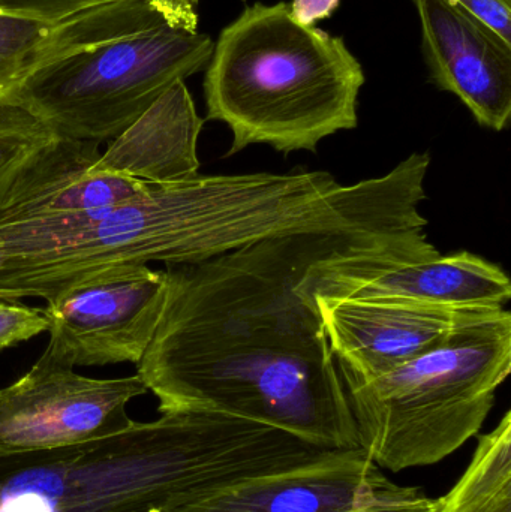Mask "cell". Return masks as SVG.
I'll list each match as a JSON object with an SVG mask.
<instances>
[{"label":"cell","mask_w":511,"mask_h":512,"mask_svg":"<svg viewBox=\"0 0 511 512\" xmlns=\"http://www.w3.org/2000/svg\"><path fill=\"white\" fill-rule=\"evenodd\" d=\"M402 236L302 231L195 264L165 265L168 291L137 375L159 412L273 427L324 450L359 448L347 390L305 280L336 256L416 245Z\"/></svg>","instance_id":"obj_1"},{"label":"cell","mask_w":511,"mask_h":512,"mask_svg":"<svg viewBox=\"0 0 511 512\" xmlns=\"http://www.w3.org/2000/svg\"><path fill=\"white\" fill-rule=\"evenodd\" d=\"M356 198L327 171L198 176L105 209L0 224V298H48L107 268L195 264L302 231H350Z\"/></svg>","instance_id":"obj_2"},{"label":"cell","mask_w":511,"mask_h":512,"mask_svg":"<svg viewBox=\"0 0 511 512\" xmlns=\"http://www.w3.org/2000/svg\"><path fill=\"white\" fill-rule=\"evenodd\" d=\"M323 451L228 415L164 412L74 447L0 456V512H174Z\"/></svg>","instance_id":"obj_3"},{"label":"cell","mask_w":511,"mask_h":512,"mask_svg":"<svg viewBox=\"0 0 511 512\" xmlns=\"http://www.w3.org/2000/svg\"><path fill=\"white\" fill-rule=\"evenodd\" d=\"M365 81L342 36L297 23L288 3H255L213 45L207 120L230 128L228 156L254 144L315 152L327 137L357 128Z\"/></svg>","instance_id":"obj_4"},{"label":"cell","mask_w":511,"mask_h":512,"mask_svg":"<svg viewBox=\"0 0 511 512\" xmlns=\"http://www.w3.org/2000/svg\"><path fill=\"white\" fill-rule=\"evenodd\" d=\"M511 370L509 310H479L428 354L344 384L359 448L381 469L432 466L479 435Z\"/></svg>","instance_id":"obj_5"},{"label":"cell","mask_w":511,"mask_h":512,"mask_svg":"<svg viewBox=\"0 0 511 512\" xmlns=\"http://www.w3.org/2000/svg\"><path fill=\"white\" fill-rule=\"evenodd\" d=\"M215 41L165 24L57 57L8 98L66 140L104 143L137 122L173 84L209 63Z\"/></svg>","instance_id":"obj_6"},{"label":"cell","mask_w":511,"mask_h":512,"mask_svg":"<svg viewBox=\"0 0 511 512\" xmlns=\"http://www.w3.org/2000/svg\"><path fill=\"white\" fill-rule=\"evenodd\" d=\"M311 295L389 300L452 310L504 309L511 282L500 265L470 254L443 256L429 240L336 256L305 280Z\"/></svg>","instance_id":"obj_7"},{"label":"cell","mask_w":511,"mask_h":512,"mask_svg":"<svg viewBox=\"0 0 511 512\" xmlns=\"http://www.w3.org/2000/svg\"><path fill=\"white\" fill-rule=\"evenodd\" d=\"M168 291L165 270L149 265L98 271L45 300L50 342L44 354L71 367L138 364Z\"/></svg>","instance_id":"obj_8"},{"label":"cell","mask_w":511,"mask_h":512,"mask_svg":"<svg viewBox=\"0 0 511 512\" xmlns=\"http://www.w3.org/2000/svg\"><path fill=\"white\" fill-rule=\"evenodd\" d=\"M149 393L138 375L87 378L42 354L0 388V456L74 447L128 429L131 400Z\"/></svg>","instance_id":"obj_9"},{"label":"cell","mask_w":511,"mask_h":512,"mask_svg":"<svg viewBox=\"0 0 511 512\" xmlns=\"http://www.w3.org/2000/svg\"><path fill=\"white\" fill-rule=\"evenodd\" d=\"M344 384L380 378L428 354L479 310L311 295Z\"/></svg>","instance_id":"obj_10"},{"label":"cell","mask_w":511,"mask_h":512,"mask_svg":"<svg viewBox=\"0 0 511 512\" xmlns=\"http://www.w3.org/2000/svg\"><path fill=\"white\" fill-rule=\"evenodd\" d=\"M432 83L455 95L483 128L511 117V44L450 0H411Z\"/></svg>","instance_id":"obj_11"},{"label":"cell","mask_w":511,"mask_h":512,"mask_svg":"<svg viewBox=\"0 0 511 512\" xmlns=\"http://www.w3.org/2000/svg\"><path fill=\"white\" fill-rule=\"evenodd\" d=\"M401 487L360 448L326 450L306 462L228 484L174 512H338Z\"/></svg>","instance_id":"obj_12"},{"label":"cell","mask_w":511,"mask_h":512,"mask_svg":"<svg viewBox=\"0 0 511 512\" xmlns=\"http://www.w3.org/2000/svg\"><path fill=\"white\" fill-rule=\"evenodd\" d=\"M165 24L197 27L198 12L177 0H128L59 20L0 11V98L57 57Z\"/></svg>","instance_id":"obj_13"},{"label":"cell","mask_w":511,"mask_h":512,"mask_svg":"<svg viewBox=\"0 0 511 512\" xmlns=\"http://www.w3.org/2000/svg\"><path fill=\"white\" fill-rule=\"evenodd\" d=\"M96 141L57 137L0 176V224L90 212L137 197L149 185L96 170Z\"/></svg>","instance_id":"obj_14"},{"label":"cell","mask_w":511,"mask_h":512,"mask_svg":"<svg viewBox=\"0 0 511 512\" xmlns=\"http://www.w3.org/2000/svg\"><path fill=\"white\" fill-rule=\"evenodd\" d=\"M203 125L185 81H179L137 122L110 141L95 168L147 185H174L197 179V147Z\"/></svg>","instance_id":"obj_15"},{"label":"cell","mask_w":511,"mask_h":512,"mask_svg":"<svg viewBox=\"0 0 511 512\" xmlns=\"http://www.w3.org/2000/svg\"><path fill=\"white\" fill-rule=\"evenodd\" d=\"M438 512H511V414L479 436L461 480L438 499Z\"/></svg>","instance_id":"obj_16"},{"label":"cell","mask_w":511,"mask_h":512,"mask_svg":"<svg viewBox=\"0 0 511 512\" xmlns=\"http://www.w3.org/2000/svg\"><path fill=\"white\" fill-rule=\"evenodd\" d=\"M35 114L5 96L0 98V176L56 140Z\"/></svg>","instance_id":"obj_17"},{"label":"cell","mask_w":511,"mask_h":512,"mask_svg":"<svg viewBox=\"0 0 511 512\" xmlns=\"http://www.w3.org/2000/svg\"><path fill=\"white\" fill-rule=\"evenodd\" d=\"M44 331H48V318L42 307L24 306L17 300L0 298V352Z\"/></svg>","instance_id":"obj_18"},{"label":"cell","mask_w":511,"mask_h":512,"mask_svg":"<svg viewBox=\"0 0 511 512\" xmlns=\"http://www.w3.org/2000/svg\"><path fill=\"white\" fill-rule=\"evenodd\" d=\"M119 2H128V0H0V11L41 18V20H59L87 9ZM179 2L194 8L200 5V0H179Z\"/></svg>","instance_id":"obj_19"},{"label":"cell","mask_w":511,"mask_h":512,"mask_svg":"<svg viewBox=\"0 0 511 512\" xmlns=\"http://www.w3.org/2000/svg\"><path fill=\"white\" fill-rule=\"evenodd\" d=\"M338 512H438V499L429 498L416 487H401L393 495Z\"/></svg>","instance_id":"obj_20"},{"label":"cell","mask_w":511,"mask_h":512,"mask_svg":"<svg viewBox=\"0 0 511 512\" xmlns=\"http://www.w3.org/2000/svg\"><path fill=\"white\" fill-rule=\"evenodd\" d=\"M511 44V0H450Z\"/></svg>","instance_id":"obj_21"},{"label":"cell","mask_w":511,"mask_h":512,"mask_svg":"<svg viewBox=\"0 0 511 512\" xmlns=\"http://www.w3.org/2000/svg\"><path fill=\"white\" fill-rule=\"evenodd\" d=\"M341 0H291L290 14L303 26H315L317 21L326 20L335 14Z\"/></svg>","instance_id":"obj_22"},{"label":"cell","mask_w":511,"mask_h":512,"mask_svg":"<svg viewBox=\"0 0 511 512\" xmlns=\"http://www.w3.org/2000/svg\"><path fill=\"white\" fill-rule=\"evenodd\" d=\"M6 264V256L3 255V252L0 251V273H2L3 268H5Z\"/></svg>","instance_id":"obj_23"}]
</instances>
